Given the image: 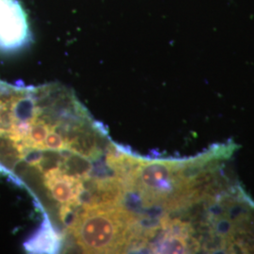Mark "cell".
<instances>
[{
    "label": "cell",
    "instance_id": "cell-1",
    "mask_svg": "<svg viewBox=\"0 0 254 254\" xmlns=\"http://www.w3.org/2000/svg\"><path fill=\"white\" fill-rule=\"evenodd\" d=\"M70 232L82 251L91 254L121 253L137 249L139 229L135 216L114 204L85 208L75 215Z\"/></svg>",
    "mask_w": 254,
    "mask_h": 254
}]
</instances>
